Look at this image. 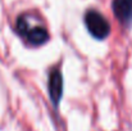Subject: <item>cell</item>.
Instances as JSON below:
<instances>
[{"instance_id": "cell-4", "label": "cell", "mask_w": 132, "mask_h": 131, "mask_svg": "<svg viewBox=\"0 0 132 131\" xmlns=\"http://www.w3.org/2000/svg\"><path fill=\"white\" fill-rule=\"evenodd\" d=\"M112 8L122 23L130 25L132 22V0H113Z\"/></svg>"}, {"instance_id": "cell-3", "label": "cell", "mask_w": 132, "mask_h": 131, "mask_svg": "<svg viewBox=\"0 0 132 131\" xmlns=\"http://www.w3.org/2000/svg\"><path fill=\"white\" fill-rule=\"evenodd\" d=\"M49 94H50V99L51 102L58 105L62 95H63V79L59 71H51L49 75Z\"/></svg>"}, {"instance_id": "cell-1", "label": "cell", "mask_w": 132, "mask_h": 131, "mask_svg": "<svg viewBox=\"0 0 132 131\" xmlns=\"http://www.w3.org/2000/svg\"><path fill=\"white\" fill-rule=\"evenodd\" d=\"M85 23L88 32L97 40L105 39L110 32V25L105 19L104 16H101L96 10H88L85 14Z\"/></svg>"}, {"instance_id": "cell-2", "label": "cell", "mask_w": 132, "mask_h": 131, "mask_svg": "<svg viewBox=\"0 0 132 131\" xmlns=\"http://www.w3.org/2000/svg\"><path fill=\"white\" fill-rule=\"evenodd\" d=\"M17 32L19 35H22L23 37H26L32 45H43L49 39V34H47L45 27H41V26L30 27L28 22H27V19L24 17L18 18V21H17Z\"/></svg>"}]
</instances>
